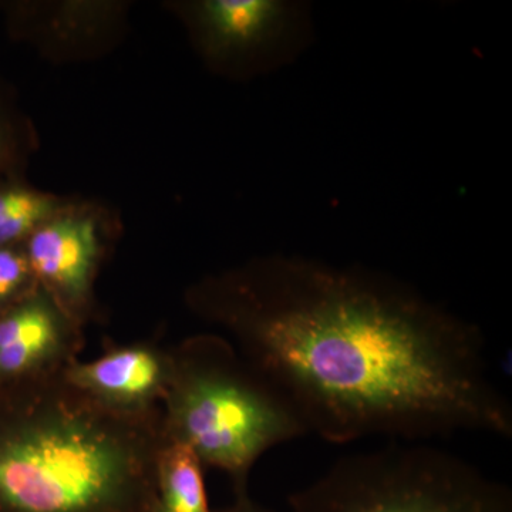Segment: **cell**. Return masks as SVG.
Segmentation results:
<instances>
[{
    "label": "cell",
    "mask_w": 512,
    "mask_h": 512,
    "mask_svg": "<svg viewBox=\"0 0 512 512\" xmlns=\"http://www.w3.org/2000/svg\"><path fill=\"white\" fill-rule=\"evenodd\" d=\"M185 305L225 330L328 443L461 431L512 439L483 330L393 276L258 256L194 282Z\"/></svg>",
    "instance_id": "1"
},
{
    "label": "cell",
    "mask_w": 512,
    "mask_h": 512,
    "mask_svg": "<svg viewBox=\"0 0 512 512\" xmlns=\"http://www.w3.org/2000/svg\"><path fill=\"white\" fill-rule=\"evenodd\" d=\"M64 370L0 382L13 394L0 414V512H151L161 409L114 412Z\"/></svg>",
    "instance_id": "2"
},
{
    "label": "cell",
    "mask_w": 512,
    "mask_h": 512,
    "mask_svg": "<svg viewBox=\"0 0 512 512\" xmlns=\"http://www.w3.org/2000/svg\"><path fill=\"white\" fill-rule=\"evenodd\" d=\"M171 377L161 404L165 437L224 471L235 495L248 494L266 451L308 436L288 399L220 335L191 336L170 348Z\"/></svg>",
    "instance_id": "3"
},
{
    "label": "cell",
    "mask_w": 512,
    "mask_h": 512,
    "mask_svg": "<svg viewBox=\"0 0 512 512\" xmlns=\"http://www.w3.org/2000/svg\"><path fill=\"white\" fill-rule=\"evenodd\" d=\"M288 504L292 512H512V491L448 450L394 441L339 458Z\"/></svg>",
    "instance_id": "4"
},
{
    "label": "cell",
    "mask_w": 512,
    "mask_h": 512,
    "mask_svg": "<svg viewBox=\"0 0 512 512\" xmlns=\"http://www.w3.org/2000/svg\"><path fill=\"white\" fill-rule=\"evenodd\" d=\"M214 72L247 77L279 63L301 28L299 6L278 0L167 2Z\"/></svg>",
    "instance_id": "5"
},
{
    "label": "cell",
    "mask_w": 512,
    "mask_h": 512,
    "mask_svg": "<svg viewBox=\"0 0 512 512\" xmlns=\"http://www.w3.org/2000/svg\"><path fill=\"white\" fill-rule=\"evenodd\" d=\"M117 234L103 205L67 198L25 242L37 285L86 328L96 312V281Z\"/></svg>",
    "instance_id": "6"
},
{
    "label": "cell",
    "mask_w": 512,
    "mask_h": 512,
    "mask_svg": "<svg viewBox=\"0 0 512 512\" xmlns=\"http://www.w3.org/2000/svg\"><path fill=\"white\" fill-rule=\"evenodd\" d=\"M128 9L127 2L114 0L2 3L10 36L60 63L96 59L116 47Z\"/></svg>",
    "instance_id": "7"
},
{
    "label": "cell",
    "mask_w": 512,
    "mask_h": 512,
    "mask_svg": "<svg viewBox=\"0 0 512 512\" xmlns=\"http://www.w3.org/2000/svg\"><path fill=\"white\" fill-rule=\"evenodd\" d=\"M83 330L37 285L0 312V382L63 372L79 360Z\"/></svg>",
    "instance_id": "8"
},
{
    "label": "cell",
    "mask_w": 512,
    "mask_h": 512,
    "mask_svg": "<svg viewBox=\"0 0 512 512\" xmlns=\"http://www.w3.org/2000/svg\"><path fill=\"white\" fill-rule=\"evenodd\" d=\"M64 373L107 409L140 416L161 409L170 383L171 353L156 343H130L114 346L90 362L76 360Z\"/></svg>",
    "instance_id": "9"
},
{
    "label": "cell",
    "mask_w": 512,
    "mask_h": 512,
    "mask_svg": "<svg viewBox=\"0 0 512 512\" xmlns=\"http://www.w3.org/2000/svg\"><path fill=\"white\" fill-rule=\"evenodd\" d=\"M202 470L200 458L190 447L165 437L157 458L156 500L151 512H214Z\"/></svg>",
    "instance_id": "10"
},
{
    "label": "cell",
    "mask_w": 512,
    "mask_h": 512,
    "mask_svg": "<svg viewBox=\"0 0 512 512\" xmlns=\"http://www.w3.org/2000/svg\"><path fill=\"white\" fill-rule=\"evenodd\" d=\"M66 201L33 187L25 178L0 181V247L25 244Z\"/></svg>",
    "instance_id": "11"
},
{
    "label": "cell",
    "mask_w": 512,
    "mask_h": 512,
    "mask_svg": "<svg viewBox=\"0 0 512 512\" xmlns=\"http://www.w3.org/2000/svg\"><path fill=\"white\" fill-rule=\"evenodd\" d=\"M37 146L36 128L0 80V181L25 178Z\"/></svg>",
    "instance_id": "12"
},
{
    "label": "cell",
    "mask_w": 512,
    "mask_h": 512,
    "mask_svg": "<svg viewBox=\"0 0 512 512\" xmlns=\"http://www.w3.org/2000/svg\"><path fill=\"white\" fill-rule=\"evenodd\" d=\"M37 282L30 268L25 244L0 247V312L35 291Z\"/></svg>",
    "instance_id": "13"
},
{
    "label": "cell",
    "mask_w": 512,
    "mask_h": 512,
    "mask_svg": "<svg viewBox=\"0 0 512 512\" xmlns=\"http://www.w3.org/2000/svg\"><path fill=\"white\" fill-rule=\"evenodd\" d=\"M214 512H274L269 508L262 507L258 503H255L249 494L235 495L234 503L228 505V507L222 508Z\"/></svg>",
    "instance_id": "14"
}]
</instances>
